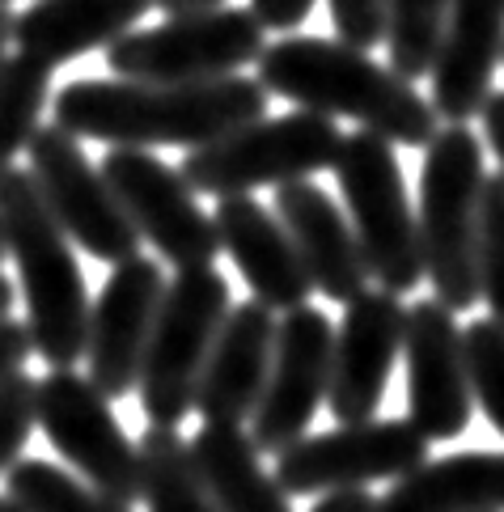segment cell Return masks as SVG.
<instances>
[{
    "mask_svg": "<svg viewBox=\"0 0 504 512\" xmlns=\"http://www.w3.org/2000/svg\"><path fill=\"white\" fill-rule=\"evenodd\" d=\"M267 115V89L255 77H216L187 85L153 81H68L56 94V127L115 149H200V144Z\"/></svg>",
    "mask_w": 504,
    "mask_h": 512,
    "instance_id": "cell-1",
    "label": "cell"
},
{
    "mask_svg": "<svg viewBox=\"0 0 504 512\" xmlns=\"http://www.w3.org/2000/svg\"><path fill=\"white\" fill-rule=\"evenodd\" d=\"M255 64V81L267 94L288 98L297 111L356 119L360 132H373L399 149H424L437 136V111L428 98L360 47L318 34H284L280 43L263 47Z\"/></svg>",
    "mask_w": 504,
    "mask_h": 512,
    "instance_id": "cell-2",
    "label": "cell"
},
{
    "mask_svg": "<svg viewBox=\"0 0 504 512\" xmlns=\"http://www.w3.org/2000/svg\"><path fill=\"white\" fill-rule=\"evenodd\" d=\"M0 237H5V254L17 263L34 352L51 369H72L85 356L94 301L68 233L56 225L30 170L22 166L0 174Z\"/></svg>",
    "mask_w": 504,
    "mask_h": 512,
    "instance_id": "cell-3",
    "label": "cell"
},
{
    "mask_svg": "<svg viewBox=\"0 0 504 512\" xmlns=\"http://www.w3.org/2000/svg\"><path fill=\"white\" fill-rule=\"evenodd\" d=\"M483 140L466 123H445L424 144L420 166V254L432 297L445 309L479 305V221H483Z\"/></svg>",
    "mask_w": 504,
    "mask_h": 512,
    "instance_id": "cell-4",
    "label": "cell"
},
{
    "mask_svg": "<svg viewBox=\"0 0 504 512\" xmlns=\"http://www.w3.org/2000/svg\"><path fill=\"white\" fill-rule=\"evenodd\" d=\"M229 305V280L216 267H191L166 280L136 381L140 407L153 428H178L195 411V390Z\"/></svg>",
    "mask_w": 504,
    "mask_h": 512,
    "instance_id": "cell-5",
    "label": "cell"
},
{
    "mask_svg": "<svg viewBox=\"0 0 504 512\" xmlns=\"http://www.w3.org/2000/svg\"><path fill=\"white\" fill-rule=\"evenodd\" d=\"M331 170L348 204V225L356 233L360 254H365L369 280H377V288L394 292V297L411 292L424 280V254L416 208L407 199L394 144L373 132H352L339 144Z\"/></svg>",
    "mask_w": 504,
    "mask_h": 512,
    "instance_id": "cell-6",
    "label": "cell"
},
{
    "mask_svg": "<svg viewBox=\"0 0 504 512\" xmlns=\"http://www.w3.org/2000/svg\"><path fill=\"white\" fill-rule=\"evenodd\" d=\"M339 144H344V132L335 127V119H322L314 111H293L280 119L263 115L191 149L178 174L195 195L229 199L331 170Z\"/></svg>",
    "mask_w": 504,
    "mask_h": 512,
    "instance_id": "cell-7",
    "label": "cell"
},
{
    "mask_svg": "<svg viewBox=\"0 0 504 512\" xmlns=\"http://www.w3.org/2000/svg\"><path fill=\"white\" fill-rule=\"evenodd\" d=\"M263 26L250 9L216 5L166 17L153 30H128L106 47V68L119 81L187 85L233 77L263 56Z\"/></svg>",
    "mask_w": 504,
    "mask_h": 512,
    "instance_id": "cell-8",
    "label": "cell"
},
{
    "mask_svg": "<svg viewBox=\"0 0 504 512\" xmlns=\"http://www.w3.org/2000/svg\"><path fill=\"white\" fill-rule=\"evenodd\" d=\"M34 419L64 466L98 496L132 508L140 500V453L94 381L77 369H51L34 386Z\"/></svg>",
    "mask_w": 504,
    "mask_h": 512,
    "instance_id": "cell-9",
    "label": "cell"
},
{
    "mask_svg": "<svg viewBox=\"0 0 504 512\" xmlns=\"http://www.w3.org/2000/svg\"><path fill=\"white\" fill-rule=\"evenodd\" d=\"M432 441L411 419H369L335 424L318 436H301L276 453V483L284 496H331L365 491L377 479H403L428 462Z\"/></svg>",
    "mask_w": 504,
    "mask_h": 512,
    "instance_id": "cell-10",
    "label": "cell"
},
{
    "mask_svg": "<svg viewBox=\"0 0 504 512\" xmlns=\"http://www.w3.org/2000/svg\"><path fill=\"white\" fill-rule=\"evenodd\" d=\"M30 178L39 187L43 204L56 216V225L98 263H128L140 254V233L132 229L128 212L119 208L115 191L106 187L102 170L85 157L81 140L64 127H39L30 140Z\"/></svg>",
    "mask_w": 504,
    "mask_h": 512,
    "instance_id": "cell-11",
    "label": "cell"
},
{
    "mask_svg": "<svg viewBox=\"0 0 504 512\" xmlns=\"http://www.w3.org/2000/svg\"><path fill=\"white\" fill-rule=\"evenodd\" d=\"M98 170L115 191L119 208L128 212L140 242H153V250L178 271L212 267L221 254L216 225L174 166L149 149H111L98 161Z\"/></svg>",
    "mask_w": 504,
    "mask_h": 512,
    "instance_id": "cell-12",
    "label": "cell"
},
{
    "mask_svg": "<svg viewBox=\"0 0 504 512\" xmlns=\"http://www.w3.org/2000/svg\"><path fill=\"white\" fill-rule=\"evenodd\" d=\"M331 347L335 326L314 305L288 309L276 322L272 369H267L263 394L250 411V441L259 453H280L305 436L314 411L327 402Z\"/></svg>",
    "mask_w": 504,
    "mask_h": 512,
    "instance_id": "cell-13",
    "label": "cell"
},
{
    "mask_svg": "<svg viewBox=\"0 0 504 512\" xmlns=\"http://www.w3.org/2000/svg\"><path fill=\"white\" fill-rule=\"evenodd\" d=\"M403 364H407V419L432 445L454 441L475 415L466 347L458 314L437 297L411 301L403 318Z\"/></svg>",
    "mask_w": 504,
    "mask_h": 512,
    "instance_id": "cell-14",
    "label": "cell"
},
{
    "mask_svg": "<svg viewBox=\"0 0 504 512\" xmlns=\"http://www.w3.org/2000/svg\"><path fill=\"white\" fill-rule=\"evenodd\" d=\"M407 305L382 288H365L348 301L344 322L335 326L327 407L335 424H369L382 407L390 369L403 356Z\"/></svg>",
    "mask_w": 504,
    "mask_h": 512,
    "instance_id": "cell-15",
    "label": "cell"
},
{
    "mask_svg": "<svg viewBox=\"0 0 504 512\" xmlns=\"http://www.w3.org/2000/svg\"><path fill=\"white\" fill-rule=\"evenodd\" d=\"M161 292H166L161 263L136 254V259L111 271V280L102 284L94 309H89V339H85L89 381L106 398H128L136 390Z\"/></svg>",
    "mask_w": 504,
    "mask_h": 512,
    "instance_id": "cell-16",
    "label": "cell"
},
{
    "mask_svg": "<svg viewBox=\"0 0 504 512\" xmlns=\"http://www.w3.org/2000/svg\"><path fill=\"white\" fill-rule=\"evenodd\" d=\"M504 60V0H454L432 60L428 106L445 123H471L492 98V77Z\"/></svg>",
    "mask_w": 504,
    "mask_h": 512,
    "instance_id": "cell-17",
    "label": "cell"
},
{
    "mask_svg": "<svg viewBox=\"0 0 504 512\" xmlns=\"http://www.w3.org/2000/svg\"><path fill=\"white\" fill-rule=\"evenodd\" d=\"M216 242L233 259V267L242 271V280L255 292V301L263 309H301L310 305L314 284L305 276V263L293 246V237L284 233L272 208H263L250 195H229L212 212Z\"/></svg>",
    "mask_w": 504,
    "mask_h": 512,
    "instance_id": "cell-18",
    "label": "cell"
},
{
    "mask_svg": "<svg viewBox=\"0 0 504 512\" xmlns=\"http://www.w3.org/2000/svg\"><path fill=\"white\" fill-rule=\"evenodd\" d=\"M276 347V314L259 301H233L208 352L195 411L204 424H246L263 394Z\"/></svg>",
    "mask_w": 504,
    "mask_h": 512,
    "instance_id": "cell-19",
    "label": "cell"
},
{
    "mask_svg": "<svg viewBox=\"0 0 504 512\" xmlns=\"http://www.w3.org/2000/svg\"><path fill=\"white\" fill-rule=\"evenodd\" d=\"M276 221L293 237L314 292L344 305L365 292L369 284L365 254L356 246V233L348 225L344 208L322 187H314L310 178L276 187Z\"/></svg>",
    "mask_w": 504,
    "mask_h": 512,
    "instance_id": "cell-20",
    "label": "cell"
},
{
    "mask_svg": "<svg viewBox=\"0 0 504 512\" xmlns=\"http://www.w3.org/2000/svg\"><path fill=\"white\" fill-rule=\"evenodd\" d=\"M157 0H34L13 13V43L22 56L60 68L123 39Z\"/></svg>",
    "mask_w": 504,
    "mask_h": 512,
    "instance_id": "cell-21",
    "label": "cell"
},
{
    "mask_svg": "<svg viewBox=\"0 0 504 512\" xmlns=\"http://www.w3.org/2000/svg\"><path fill=\"white\" fill-rule=\"evenodd\" d=\"M373 512H504V453L471 449L416 466Z\"/></svg>",
    "mask_w": 504,
    "mask_h": 512,
    "instance_id": "cell-22",
    "label": "cell"
},
{
    "mask_svg": "<svg viewBox=\"0 0 504 512\" xmlns=\"http://www.w3.org/2000/svg\"><path fill=\"white\" fill-rule=\"evenodd\" d=\"M187 449L221 512H293V500L276 474L263 470V453L242 424H204Z\"/></svg>",
    "mask_w": 504,
    "mask_h": 512,
    "instance_id": "cell-23",
    "label": "cell"
},
{
    "mask_svg": "<svg viewBox=\"0 0 504 512\" xmlns=\"http://www.w3.org/2000/svg\"><path fill=\"white\" fill-rule=\"evenodd\" d=\"M136 453H140V500L149 504V512H221L212 504L178 428L149 424V432L136 441Z\"/></svg>",
    "mask_w": 504,
    "mask_h": 512,
    "instance_id": "cell-24",
    "label": "cell"
},
{
    "mask_svg": "<svg viewBox=\"0 0 504 512\" xmlns=\"http://www.w3.org/2000/svg\"><path fill=\"white\" fill-rule=\"evenodd\" d=\"M47 98H51L47 64L22 56V51L0 60V174L13 166L17 153L30 149Z\"/></svg>",
    "mask_w": 504,
    "mask_h": 512,
    "instance_id": "cell-25",
    "label": "cell"
},
{
    "mask_svg": "<svg viewBox=\"0 0 504 512\" xmlns=\"http://www.w3.org/2000/svg\"><path fill=\"white\" fill-rule=\"evenodd\" d=\"M5 500L17 504V512H132L115 500L98 496L89 483H81L72 470H60L43 457L13 462L5 474Z\"/></svg>",
    "mask_w": 504,
    "mask_h": 512,
    "instance_id": "cell-26",
    "label": "cell"
},
{
    "mask_svg": "<svg viewBox=\"0 0 504 512\" xmlns=\"http://www.w3.org/2000/svg\"><path fill=\"white\" fill-rule=\"evenodd\" d=\"M454 0H386V51L390 72L403 81H420L432 72L441 47V30Z\"/></svg>",
    "mask_w": 504,
    "mask_h": 512,
    "instance_id": "cell-27",
    "label": "cell"
},
{
    "mask_svg": "<svg viewBox=\"0 0 504 512\" xmlns=\"http://www.w3.org/2000/svg\"><path fill=\"white\" fill-rule=\"evenodd\" d=\"M462 347H466V377H471L475 407L504 436V326H496L492 318H479L462 331Z\"/></svg>",
    "mask_w": 504,
    "mask_h": 512,
    "instance_id": "cell-28",
    "label": "cell"
},
{
    "mask_svg": "<svg viewBox=\"0 0 504 512\" xmlns=\"http://www.w3.org/2000/svg\"><path fill=\"white\" fill-rule=\"evenodd\" d=\"M479 301L492 309V322L504 326V170L483 182V221H479Z\"/></svg>",
    "mask_w": 504,
    "mask_h": 512,
    "instance_id": "cell-29",
    "label": "cell"
},
{
    "mask_svg": "<svg viewBox=\"0 0 504 512\" xmlns=\"http://www.w3.org/2000/svg\"><path fill=\"white\" fill-rule=\"evenodd\" d=\"M34 386H39V381L26 373H13L5 386H0V474L13 470V462L22 457L34 428H39V419H34Z\"/></svg>",
    "mask_w": 504,
    "mask_h": 512,
    "instance_id": "cell-30",
    "label": "cell"
},
{
    "mask_svg": "<svg viewBox=\"0 0 504 512\" xmlns=\"http://www.w3.org/2000/svg\"><path fill=\"white\" fill-rule=\"evenodd\" d=\"M327 5L339 43L373 51L386 39V0H327Z\"/></svg>",
    "mask_w": 504,
    "mask_h": 512,
    "instance_id": "cell-31",
    "label": "cell"
},
{
    "mask_svg": "<svg viewBox=\"0 0 504 512\" xmlns=\"http://www.w3.org/2000/svg\"><path fill=\"white\" fill-rule=\"evenodd\" d=\"M318 0H250V13H255V22L263 30H284L293 34L305 17L314 13Z\"/></svg>",
    "mask_w": 504,
    "mask_h": 512,
    "instance_id": "cell-32",
    "label": "cell"
},
{
    "mask_svg": "<svg viewBox=\"0 0 504 512\" xmlns=\"http://www.w3.org/2000/svg\"><path fill=\"white\" fill-rule=\"evenodd\" d=\"M30 352H34V343H30L26 322H13V318L0 322V386H5L13 373L26 369Z\"/></svg>",
    "mask_w": 504,
    "mask_h": 512,
    "instance_id": "cell-33",
    "label": "cell"
},
{
    "mask_svg": "<svg viewBox=\"0 0 504 512\" xmlns=\"http://www.w3.org/2000/svg\"><path fill=\"white\" fill-rule=\"evenodd\" d=\"M479 119H483V140H488V149L496 153L500 170H504V89H500V94H492L488 102H483Z\"/></svg>",
    "mask_w": 504,
    "mask_h": 512,
    "instance_id": "cell-34",
    "label": "cell"
},
{
    "mask_svg": "<svg viewBox=\"0 0 504 512\" xmlns=\"http://www.w3.org/2000/svg\"><path fill=\"white\" fill-rule=\"evenodd\" d=\"M373 496L369 491H331V496H322V504H314L310 512H373Z\"/></svg>",
    "mask_w": 504,
    "mask_h": 512,
    "instance_id": "cell-35",
    "label": "cell"
},
{
    "mask_svg": "<svg viewBox=\"0 0 504 512\" xmlns=\"http://www.w3.org/2000/svg\"><path fill=\"white\" fill-rule=\"evenodd\" d=\"M225 0H157V9L166 17H178V13H195V9H216Z\"/></svg>",
    "mask_w": 504,
    "mask_h": 512,
    "instance_id": "cell-36",
    "label": "cell"
},
{
    "mask_svg": "<svg viewBox=\"0 0 504 512\" xmlns=\"http://www.w3.org/2000/svg\"><path fill=\"white\" fill-rule=\"evenodd\" d=\"M13 301H17V284L5 276V271H0V322L13 314Z\"/></svg>",
    "mask_w": 504,
    "mask_h": 512,
    "instance_id": "cell-37",
    "label": "cell"
},
{
    "mask_svg": "<svg viewBox=\"0 0 504 512\" xmlns=\"http://www.w3.org/2000/svg\"><path fill=\"white\" fill-rule=\"evenodd\" d=\"M9 43H13V13H9V5H0V60H5Z\"/></svg>",
    "mask_w": 504,
    "mask_h": 512,
    "instance_id": "cell-38",
    "label": "cell"
},
{
    "mask_svg": "<svg viewBox=\"0 0 504 512\" xmlns=\"http://www.w3.org/2000/svg\"><path fill=\"white\" fill-rule=\"evenodd\" d=\"M0 512H17V504H9L5 496H0Z\"/></svg>",
    "mask_w": 504,
    "mask_h": 512,
    "instance_id": "cell-39",
    "label": "cell"
},
{
    "mask_svg": "<svg viewBox=\"0 0 504 512\" xmlns=\"http://www.w3.org/2000/svg\"><path fill=\"white\" fill-rule=\"evenodd\" d=\"M0 263H5V237H0Z\"/></svg>",
    "mask_w": 504,
    "mask_h": 512,
    "instance_id": "cell-40",
    "label": "cell"
},
{
    "mask_svg": "<svg viewBox=\"0 0 504 512\" xmlns=\"http://www.w3.org/2000/svg\"><path fill=\"white\" fill-rule=\"evenodd\" d=\"M0 5H9V0H0Z\"/></svg>",
    "mask_w": 504,
    "mask_h": 512,
    "instance_id": "cell-41",
    "label": "cell"
}]
</instances>
